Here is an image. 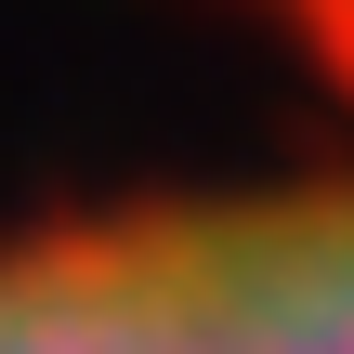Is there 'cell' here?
I'll use <instances>...</instances> for the list:
<instances>
[{
	"label": "cell",
	"instance_id": "cell-2",
	"mask_svg": "<svg viewBox=\"0 0 354 354\" xmlns=\"http://www.w3.org/2000/svg\"><path fill=\"white\" fill-rule=\"evenodd\" d=\"M263 26H289L315 66H328V92H354V0H250Z\"/></svg>",
	"mask_w": 354,
	"mask_h": 354
},
{
	"label": "cell",
	"instance_id": "cell-1",
	"mask_svg": "<svg viewBox=\"0 0 354 354\" xmlns=\"http://www.w3.org/2000/svg\"><path fill=\"white\" fill-rule=\"evenodd\" d=\"M0 354H354V158L0 236Z\"/></svg>",
	"mask_w": 354,
	"mask_h": 354
}]
</instances>
